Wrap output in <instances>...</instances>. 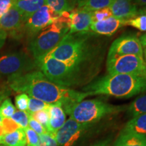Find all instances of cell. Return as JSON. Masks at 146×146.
Returning a JSON list of instances; mask_svg holds the SVG:
<instances>
[{
	"label": "cell",
	"instance_id": "6da1fadb",
	"mask_svg": "<svg viewBox=\"0 0 146 146\" xmlns=\"http://www.w3.org/2000/svg\"><path fill=\"white\" fill-rule=\"evenodd\" d=\"M8 84L10 88L16 92L26 94L48 104H60L62 108L81 102L89 96L87 93L77 91L52 83L40 70L10 76Z\"/></svg>",
	"mask_w": 146,
	"mask_h": 146
},
{
	"label": "cell",
	"instance_id": "7a4b0ae2",
	"mask_svg": "<svg viewBox=\"0 0 146 146\" xmlns=\"http://www.w3.org/2000/svg\"><path fill=\"white\" fill-rule=\"evenodd\" d=\"M83 92L96 95L129 98L146 91V77L131 74H108L84 87Z\"/></svg>",
	"mask_w": 146,
	"mask_h": 146
},
{
	"label": "cell",
	"instance_id": "3957f363",
	"mask_svg": "<svg viewBox=\"0 0 146 146\" xmlns=\"http://www.w3.org/2000/svg\"><path fill=\"white\" fill-rule=\"evenodd\" d=\"M94 34L91 31L68 33L47 56L67 64L86 66L97 53L92 40Z\"/></svg>",
	"mask_w": 146,
	"mask_h": 146
},
{
	"label": "cell",
	"instance_id": "277c9868",
	"mask_svg": "<svg viewBox=\"0 0 146 146\" xmlns=\"http://www.w3.org/2000/svg\"><path fill=\"white\" fill-rule=\"evenodd\" d=\"M40 71L56 85L70 88L83 82L85 66L71 64L46 56L36 62Z\"/></svg>",
	"mask_w": 146,
	"mask_h": 146
},
{
	"label": "cell",
	"instance_id": "5b68a950",
	"mask_svg": "<svg viewBox=\"0 0 146 146\" xmlns=\"http://www.w3.org/2000/svg\"><path fill=\"white\" fill-rule=\"evenodd\" d=\"M127 108L125 106H114L102 100H82L64 107L70 118L83 124L94 125L109 115L118 114Z\"/></svg>",
	"mask_w": 146,
	"mask_h": 146
},
{
	"label": "cell",
	"instance_id": "8992f818",
	"mask_svg": "<svg viewBox=\"0 0 146 146\" xmlns=\"http://www.w3.org/2000/svg\"><path fill=\"white\" fill-rule=\"evenodd\" d=\"M68 32V25L57 19L38 33L33 37L29 44V50L34 60L36 62L48 54Z\"/></svg>",
	"mask_w": 146,
	"mask_h": 146
},
{
	"label": "cell",
	"instance_id": "52a82bcc",
	"mask_svg": "<svg viewBox=\"0 0 146 146\" xmlns=\"http://www.w3.org/2000/svg\"><path fill=\"white\" fill-rule=\"evenodd\" d=\"M37 67L36 61L24 52H15L0 57V76L20 75Z\"/></svg>",
	"mask_w": 146,
	"mask_h": 146
},
{
	"label": "cell",
	"instance_id": "ba28073f",
	"mask_svg": "<svg viewBox=\"0 0 146 146\" xmlns=\"http://www.w3.org/2000/svg\"><path fill=\"white\" fill-rule=\"evenodd\" d=\"M108 74H125L146 76V62L143 58L135 55H126L114 59L107 60Z\"/></svg>",
	"mask_w": 146,
	"mask_h": 146
},
{
	"label": "cell",
	"instance_id": "9c48e42d",
	"mask_svg": "<svg viewBox=\"0 0 146 146\" xmlns=\"http://www.w3.org/2000/svg\"><path fill=\"white\" fill-rule=\"evenodd\" d=\"M92 126L69 118L54 136L58 146H76Z\"/></svg>",
	"mask_w": 146,
	"mask_h": 146
},
{
	"label": "cell",
	"instance_id": "30bf717a",
	"mask_svg": "<svg viewBox=\"0 0 146 146\" xmlns=\"http://www.w3.org/2000/svg\"><path fill=\"white\" fill-rule=\"evenodd\" d=\"M126 55H135L143 58V47L136 36H122L115 40L110 47L107 60Z\"/></svg>",
	"mask_w": 146,
	"mask_h": 146
},
{
	"label": "cell",
	"instance_id": "8fae6325",
	"mask_svg": "<svg viewBox=\"0 0 146 146\" xmlns=\"http://www.w3.org/2000/svg\"><path fill=\"white\" fill-rule=\"evenodd\" d=\"M50 7L44 5L30 17L25 23V33L29 36L33 37L41 30L54 23L59 17Z\"/></svg>",
	"mask_w": 146,
	"mask_h": 146
},
{
	"label": "cell",
	"instance_id": "7c38bea8",
	"mask_svg": "<svg viewBox=\"0 0 146 146\" xmlns=\"http://www.w3.org/2000/svg\"><path fill=\"white\" fill-rule=\"evenodd\" d=\"M26 21V18L14 5L0 19V29L6 33L7 35L18 39L25 33Z\"/></svg>",
	"mask_w": 146,
	"mask_h": 146
},
{
	"label": "cell",
	"instance_id": "4fadbf2b",
	"mask_svg": "<svg viewBox=\"0 0 146 146\" xmlns=\"http://www.w3.org/2000/svg\"><path fill=\"white\" fill-rule=\"evenodd\" d=\"M91 12L78 9H73L70 11L68 22L69 33L90 31L92 23Z\"/></svg>",
	"mask_w": 146,
	"mask_h": 146
},
{
	"label": "cell",
	"instance_id": "5bb4252c",
	"mask_svg": "<svg viewBox=\"0 0 146 146\" xmlns=\"http://www.w3.org/2000/svg\"><path fill=\"white\" fill-rule=\"evenodd\" d=\"M109 8L112 16L125 21L139 14L137 5L133 0H114Z\"/></svg>",
	"mask_w": 146,
	"mask_h": 146
},
{
	"label": "cell",
	"instance_id": "9a60e30c",
	"mask_svg": "<svg viewBox=\"0 0 146 146\" xmlns=\"http://www.w3.org/2000/svg\"><path fill=\"white\" fill-rule=\"evenodd\" d=\"M124 25H125V21L111 16L104 21L91 23L90 31L101 35L111 36Z\"/></svg>",
	"mask_w": 146,
	"mask_h": 146
},
{
	"label": "cell",
	"instance_id": "2e32d148",
	"mask_svg": "<svg viewBox=\"0 0 146 146\" xmlns=\"http://www.w3.org/2000/svg\"><path fill=\"white\" fill-rule=\"evenodd\" d=\"M50 120L47 127V133L52 135L59 130L66 120V114L60 104H50L49 107Z\"/></svg>",
	"mask_w": 146,
	"mask_h": 146
},
{
	"label": "cell",
	"instance_id": "e0dca14e",
	"mask_svg": "<svg viewBox=\"0 0 146 146\" xmlns=\"http://www.w3.org/2000/svg\"><path fill=\"white\" fill-rule=\"evenodd\" d=\"M114 0H73L72 5L74 9L87 12L109 8Z\"/></svg>",
	"mask_w": 146,
	"mask_h": 146
},
{
	"label": "cell",
	"instance_id": "ac0fdd59",
	"mask_svg": "<svg viewBox=\"0 0 146 146\" xmlns=\"http://www.w3.org/2000/svg\"><path fill=\"white\" fill-rule=\"evenodd\" d=\"M114 146H146V135L120 132Z\"/></svg>",
	"mask_w": 146,
	"mask_h": 146
},
{
	"label": "cell",
	"instance_id": "d6986e66",
	"mask_svg": "<svg viewBox=\"0 0 146 146\" xmlns=\"http://www.w3.org/2000/svg\"><path fill=\"white\" fill-rule=\"evenodd\" d=\"M44 5L45 0H17L14 4L27 20Z\"/></svg>",
	"mask_w": 146,
	"mask_h": 146
},
{
	"label": "cell",
	"instance_id": "ffe728a7",
	"mask_svg": "<svg viewBox=\"0 0 146 146\" xmlns=\"http://www.w3.org/2000/svg\"><path fill=\"white\" fill-rule=\"evenodd\" d=\"M121 132L134 133L146 135V114L133 117L127 122Z\"/></svg>",
	"mask_w": 146,
	"mask_h": 146
},
{
	"label": "cell",
	"instance_id": "44dd1931",
	"mask_svg": "<svg viewBox=\"0 0 146 146\" xmlns=\"http://www.w3.org/2000/svg\"><path fill=\"white\" fill-rule=\"evenodd\" d=\"M1 145L4 146H27L26 135L24 129L21 128L2 136Z\"/></svg>",
	"mask_w": 146,
	"mask_h": 146
},
{
	"label": "cell",
	"instance_id": "7402d4cb",
	"mask_svg": "<svg viewBox=\"0 0 146 146\" xmlns=\"http://www.w3.org/2000/svg\"><path fill=\"white\" fill-rule=\"evenodd\" d=\"M127 112L131 117L146 114V95L136 98L127 107Z\"/></svg>",
	"mask_w": 146,
	"mask_h": 146
},
{
	"label": "cell",
	"instance_id": "603a6c76",
	"mask_svg": "<svg viewBox=\"0 0 146 146\" xmlns=\"http://www.w3.org/2000/svg\"><path fill=\"white\" fill-rule=\"evenodd\" d=\"M45 3L59 15L64 12H70L74 9L68 0H45Z\"/></svg>",
	"mask_w": 146,
	"mask_h": 146
},
{
	"label": "cell",
	"instance_id": "cb8c5ba5",
	"mask_svg": "<svg viewBox=\"0 0 146 146\" xmlns=\"http://www.w3.org/2000/svg\"><path fill=\"white\" fill-rule=\"evenodd\" d=\"M125 25L135 27L141 31H146V14L140 11L135 17L126 21Z\"/></svg>",
	"mask_w": 146,
	"mask_h": 146
},
{
	"label": "cell",
	"instance_id": "d4e9b609",
	"mask_svg": "<svg viewBox=\"0 0 146 146\" xmlns=\"http://www.w3.org/2000/svg\"><path fill=\"white\" fill-rule=\"evenodd\" d=\"M50 104L45 103V102L41 101V100L36 99V98L29 97L28 108H27V112L29 115L32 114L38 111L42 110L47 109L50 107Z\"/></svg>",
	"mask_w": 146,
	"mask_h": 146
},
{
	"label": "cell",
	"instance_id": "484cf974",
	"mask_svg": "<svg viewBox=\"0 0 146 146\" xmlns=\"http://www.w3.org/2000/svg\"><path fill=\"white\" fill-rule=\"evenodd\" d=\"M16 112V108L10 99L5 98L0 105V116L3 118H11Z\"/></svg>",
	"mask_w": 146,
	"mask_h": 146
},
{
	"label": "cell",
	"instance_id": "4316f807",
	"mask_svg": "<svg viewBox=\"0 0 146 146\" xmlns=\"http://www.w3.org/2000/svg\"><path fill=\"white\" fill-rule=\"evenodd\" d=\"M29 118H30V115L27 112L17 110L12 115L11 119L14 120L22 129H26L29 127Z\"/></svg>",
	"mask_w": 146,
	"mask_h": 146
},
{
	"label": "cell",
	"instance_id": "83f0119b",
	"mask_svg": "<svg viewBox=\"0 0 146 146\" xmlns=\"http://www.w3.org/2000/svg\"><path fill=\"white\" fill-rule=\"evenodd\" d=\"M24 130L26 135L27 146H41L40 135L29 127L24 129Z\"/></svg>",
	"mask_w": 146,
	"mask_h": 146
},
{
	"label": "cell",
	"instance_id": "f1b7e54d",
	"mask_svg": "<svg viewBox=\"0 0 146 146\" xmlns=\"http://www.w3.org/2000/svg\"><path fill=\"white\" fill-rule=\"evenodd\" d=\"M33 118L36 120L38 123L45 128L47 130V125H48L49 120H50V112H49V108L47 109L42 110L35 113H33L30 115Z\"/></svg>",
	"mask_w": 146,
	"mask_h": 146
},
{
	"label": "cell",
	"instance_id": "f546056e",
	"mask_svg": "<svg viewBox=\"0 0 146 146\" xmlns=\"http://www.w3.org/2000/svg\"><path fill=\"white\" fill-rule=\"evenodd\" d=\"M111 16H112V14L109 8L101 9V10H96L91 12L92 23L104 21V20L107 19Z\"/></svg>",
	"mask_w": 146,
	"mask_h": 146
},
{
	"label": "cell",
	"instance_id": "4dcf8cb0",
	"mask_svg": "<svg viewBox=\"0 0 146 146\" xmlns=\"http://www.w3.org/2000/svg\"><path fill=\"white\" fill-rule=\"evenodd\" d=\"M29 96L26 94H20L15 97V105L18 110L27 112L29 105Z\"/></svg>",
	"mask_w": 146,
	"mask_h": 146
},
{
	"label": "cell",
	"instance_id": "1f68e13d",
	"mask_svg": "<svg viewBox=\"0 0 146 146\" xmlns=\"http://www.w3.org/2000/svg\"><path fill=\"white\" fill-rule=\"evenodd\" d=\"M1 125L3 126L5 135L13 132V131L17 130V129H21L20 126L18 125L11 118H3Z\"/></svg>",
	"mask_w": 146,
	"mask_h": 146
},
{
	"label": "cell",
	"instance_id": "d6a6232c",
	"mask_svg": "<svg viewBox=\"0 0 146 146\" xmlns=\"http://www.w3.org/2000/svg\"><path fill=\"white\" fill-rule=\"evenodd\" d=\"M29 127L31 128L32 130H33L35 132L37 133L39 135H43L47 132L44 127H43L41 124L38 123L36 120L33 118L31 116L29 120Z\"/></svg>",
	"mask_w": 146,
	"mask_h": 146
},
{
	"label": "cell",
	"instance_id": "836d02e7",
	"mask_svg": "<svg viewBox=\"0 0 146 146\" xmlns=\"http://www.w3.org/2000/svg\"><path fill=\"white\" fill-rule=\"evenodd\" d=\"M41 146H58L54 136L49 133H45L40 135Z\"/></svg>",
	"mask_w": 146,
	"mask_h": 146
},
{
	"label": "cell",
	"instance_id": "e575fe53",
	"mask_svg": "<svg viewBox=\"0 0 146 146\" xmlns=\"http://www.w3.org/2000/svg\"><path fill=\"white\" fill-rule=\"evenodd\" d=\"M17 0H0V19L15 4Z\"/></svg>",
	"mask_w": 146,
	"mask_h": 146
},
{
	"label": "cell",
	"instance_id": "d590c367",
	"mask_svg": "<svg viewBox=\"0 0 146 146\" xmlns=\"http://www.w3.org/2000/svg\"><path fill=\"white\" fill-rule=\"evenodd\" d=\"M6 37H7L6 33L3 31L1 30V29H0V49L3 46V45H4Z\"/></svg>",
	"mask_w": 146,
	"mask_h": 146
},
{
	"label": "cell",
	"instance_id": "8d00e7d4",
	"mask_svg": "<svg viewBox=\"0 0 146 146\" xmlns=\"http://www.w3.org/2000/svg\"><path fill=\"white\" fill-rule=\"evenodd\" d=\"M110 143L111 140L110 139H108L103 140V141L98 142V143H95L94 145L91 146H110Z\"/></svg>",
	"mask_w": 146,
	"mask_h": 146
},
{
	"label": "cell",
	"instance_id": "74e56055",
	"mask_svg": "<svg viewBox=\"0 0 146 146\" xmlns=\"http://www.w3.org/2000/svg\"><path fill=\"white\" fill-rule=\"evenodd\" d=\"M8 96V93L5 90H0V105L2 103V102L4 100L6 97Z\"/></svg>",
	"mask_w": 146,
	"mask_h": 146
},
{
	"label": "cell",
	"instance_id": "f35d334b",
	"mask_svg": "<svg viewBox=\"0 0 146 146\" xmlns=\"http://www.w3.org/2000/svg\"><path fill=\"white\" fill-rule=\"evenodd\" d=\"M139 39V41L140 43H141L142 47H143L145 48L146 47V33L140 36V38Z\"/></svg>",
	"mask_w": 146,
	"mask_h": 146
},
{
	"label": "cell",
	"instance_id": "ab89813d",
	"mask_svg": "<svg viewBox=\"0 0 146 146\" xmlns=\"http://www.w3.org/2000/svg\"><path fill=\"white\" fill-rule=\"evenodd\" d=\"M133 1L135 3V5H141V6L146 5V0H134Z\"/></svg>",
	"mask_w": 146,
	"mask_h": 146
},
{
	"label": "cell",
	"instance_id": "60d3db41",
	"mask_svg": "<svg viewBox=\"0 0 146 146\" xmlns=\"http://www.w3.org/2000/svg\"><path fill=\"white\" fill-rule=\"evenodd\" d=\"M143 54H144V57H145V62H146V47L145 48V50H144Z\"/></svg>",
	"mask_w": 146,
	"mask_h": 146
},
{
	"label": "cell",
	"instance_id": "b9f144b4",
	"mask_svg": "<svg viewBox=\"0 0 146 146\" xmlns=\"http://www.w3.org/2000/svg\"><path fill=\"white\" fill-rule=\"evenodd\" d=\"M2 143V136H0V145H1Z\"/></svg>",
	"mask_w": 146,
	"mask_h": 146
},
{
	"label": "cell",
	"instance_id": "7bdbcfd3",
	"mask_svg": "<svg viewBox=\"0 0 146 146\" xmlns=\"http://www.w3.org/2000/svg\"><path fill=\"white\" fill-rule=\"evenodd\" d=\"M2 120H3V118L1 117V116H0V123H1V122H2Z\"/></svg>",
	"mask_w": 146,
	"mask_h": 146
},
{
	"label": "cell",
	"instance_id": "ee69618b",
	"mask_svg": "<svg viewBox=\"0 0 146 146\" xmlns=\"http://www.w3.org/2000/svg\"><path fill=\"white\" fill-rule=\"evenodd\" d=\"M142 12H143V13H145V14H146V10H144V11H142Z\"/></svg>",
	"mask_w": 146,
	"mask_h": 146
},
{
	"label": "cell",
	"instance_id": "f6af8a7d",
	"mask_svg": "<svg viewBox=\"0 0 146 146\" xmlns=\"http://www.w3.org/2000/svg\"><path fill=\"white\" fill-rule=\"evenodd\" d=\"M0 146H4V145H0Z\"/></svg>",
	"mask_w": 146,
	"mask_h": 146
},
{
	"label": "cell",
	"instance_id": "bcb514c9",
	"mask_svg": "<svg viewBox=\"0 0 146 146\" xmlns=\"http://www.w3.org/2000/svg\"><path fill=\"white\" fill-rule=\"evenodd\" d=\"M145 77H146V76H145Z\"/></svg>",
	"mask_w": 146,
	"mask_h": 146
}]
</instances>
